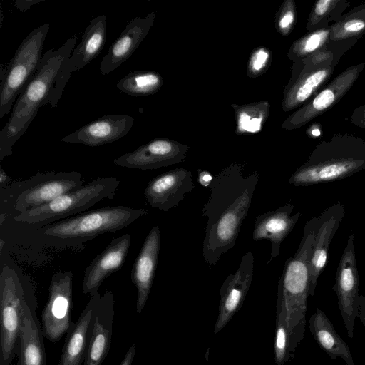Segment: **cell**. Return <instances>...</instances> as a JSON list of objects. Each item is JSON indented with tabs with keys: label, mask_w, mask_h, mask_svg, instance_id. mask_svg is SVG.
<instances>
[{
	"label": "cell",
	"mask_w": 365,
	"mask_h": 365,
	"mask_svg": "<svg viewBox=\"0 0 365 365\" xmlns=\"http://www.w3.org/2000/svg\"><path fill=\"white\" fill-rule=\"evenodd\" d=\"M259 180L257 170L247 172L244 164L238 163L214 175L202 210L207 217L202 252L209 266H215L234 247Z\"/></svg>",
	"instance_id": "6da1fadb"
},
{
	"label": "cell",
	"mask_w": 365,
	"mask_h": 365,
	"mask_svg": "<svg viewBox=\"0 0 365 365\" xmlns=\"http://www.w3.org/2000/svg\"><path fill=\"white\" fill-rule=\"evenodd\" d=\"M77 36L56 50H48L38 70L16 100L7 123L0 132V160L12 154L13 145L24 134L39 108L51 103L55 84L74 49Z\"/></svg>",
	"instance_id": "7a4b0ae2"
},
{
	"label": "cell",
	"mask_w": 365,
	"mask_h": 365,
	"mask_svg": "<svg viewBox=\"0 0 365 365\" xmlns=\"http://www.w3.org/2000/svg\"><path fill=\"white\" fill-rule=\"evenodd\" d=\"M318 221L317 215L306 222L299 246L294 255L285 262L278 283L276 311L285 317L292 358L304 336L310 288L309 262Z\"/></svg>",
	"instance_id": "3957f363"
},
{
	"label": "cell",
	"mask_w": 365,
	"mask_h": 365,
	"mask_svg": "<svg viewBox=\"0 0 365 365\" xmlns=\"http://www.w3.org/2000/svg\"><path fill=\"white\" fill-rule=\"evenodd\" d=\"M364 169L365 140L351 133L336 134L318 143L288 182L296 187L324 184Z\"/></svg>",
	"instance_id": "277c9868"
},
{
	"label": "cell",
	"mask_w": 365,
	"mask_h": 365,
	"mask_svg": "<svg viewBox=\"0 0 365 365\" xmlns=\"http://www.w3.org/2000/svg\"><path fill=\"white\" fill-rule=\"evenodd\" d=\"M148 212L145 208L106 207L43 225L39 231L57 242L74 246L81 240L87 241L101 234L119 231Z\"/></svg>",
	"instance_id": "5b68a950"
},
{
	"label": "cell",
	"mask_w": 365,
	"mask_h": 365,
	"mask_svg": "<svg viewBox=\"0 0 365 365\" xmlns=\"http://www.w3.org/2000/svg\"><path fill=\"white\" fill-rule=\"evenodd\" d=\"M120 184L115 177L98 178L47 204L19 213L14 219L42 226L62 220L86 212L103 199H113Z\"/></svg>",
	"instance_id": "8992f818"
},
{
	"label": "cell",
	"mask_w": 365,
	"mask_h": 365,
	"mask_svg": "<svg viewBox=\"0 0 365 365\" xmlns=\"http://www.w3.org/2000/svg\"><path fill=\"white\" fill-rule=\"evenodd\" d=\"M49 24L34 29L21 43L4 73L1 71L0 118L8 114L16 100L36 74Z\"/></svg>",
	"instance_id": "52a82bcc"
},
{
	"label": "cell",
	"mask_w": 365,
	"mask_h": 365,
	"mask_svg": "<svg viewBox=\"0 0 365 365\" xmlns=\"http://www.w3.org/2000/svg\"><path fill=\"white\" fill-rule=\"evenodd\" d=\"M28 294L16 272L8 265L3 266L0 274V365H11L16 355L21 308Z\"/></svg>",
	"instance_id": "ba28073f"
},
{
	"label": "cell",
	"mask_w": 365,
	"mask_h": 365,
	"mask_svg": "<svg viewBox=\"0 0 365 365\" xmlns=\"http://www.w3.org/2000/svg\"><path fill=\"white\" fill-rule=\"evenodd\" d=\"M84 182L82 173L77 171L36 173L17 182L14 209L19 214L38 207L79 188Z\"/></svg>",
	"instance_id": "9c48e42d"
},
{
	"label": "cell",
	"mask_w": 365,
	"mask_h": 365,
	"mask_svg": "<svg viewBox=\"0 0 365 365\" xmlns=\"http://www.w3.org/2000/svg\"><path fill=\"white\" fill-rule=\"evenodd\" d=\"M73 294V273L59 271L53 274L48 299L41 313V327L44 337L57 342L69 331Z\"/></svg>",
	"instance_id": "30bf717a"
},
{
	"label": "cell",
	"mask_w": 365,
	"mask_h": 365,
	"mask_svg": "<svg viewBox=\"0 0 365 365\" xmlns=\"http://www.w3.org/2000/svg\"><path fill=\"white\" fill-rule=\"evenodd\" d=\"M333 289L337 297L339 309L348 336L352 338L361 296L354 232H351L348 237L339 261Z\"/></svg>",
	"instance_id": "8fae6325"
},
{
	"label": "cell",
	"mask_w": 365,
	"mask_h": 365,
	"mask_svg": "<svg viewBox=\"0 0 365 365\" xmlns=\"http://www.w3.org/2000/svg\"><path fill=\"white\" fill-rule=\"evenodd\" d=\"M365 67L362 62L346 68L284 123L287 130L301 128L335 106L360 76Z\"/></svg>",
	"instance_id": "7c38bea8"
},
{
	"label": "cell",
	"mask_w": 365,
	"mask_h": 365,
	"mask_svg": "<svg viewBox=\"0 0 365 365\" xmlns=\"http://www.w3.org/2000/svg\"><path fill=\"white\" fill-rule=\"evenodd\" d=\"M107 34L106 16L94 17L86 28L81 41L74 48L68 61L57 79L51 105L55 108L73 72L84 68L103 50Z\"/></svg>",
	"instance_id": "4fadbf2b"
},
{
	"label": "cell",
	"mask_w": 365,
	"mask_h": 365,
	"mask_svg": "<svg viewBox=\"0 0 365 365\" xmlns=\"http://www.w3.org/2000/svg\"><path fill=\"white\" fill-rule=\"evenodd\" d=\"M254 274V255L246 252L234 274H229L221 285L218 316L214 334L220 332L242 307Z\"/></svg>",
	"instance_id": "5bb4252c"
},
{
	"label": "cell",
	"mask_w": 365,
	"mask_h": 365,
	"mask_svg": "<svg viewBox=\"0 0 365 365\" xmlns=\"http://www.w3.org/2000/svg\"><path fill=\"white\" fill-rule=\"evenodd\" d=\"M187 147L168 139H155L114 160L130 169L152 170L182 162Z\"/></svg>",
	"instance_id": "9a60e30c"
},
{
	"label": "cell",
	"mask_w": 365,
	"mask_h": 365,
	"mask_svg": "<svg viewBox=\"0 0 365 365\" xmlns=\"http://www.w3.org/2000/svg\"><path fill=\"white\" fill-rule=\"evenodd\" d=\"M36 309L35 298L28 294L21 308L17 365H46L44 336Z\"/></svg>",
	"instance_id": "2e32d148"
},
{
	"label": "cell",
	"mask_w": 365,
	"mask_h": 365,
	"mask_svg": "<svg viewBox=\"0 0 365 365\" xmlns=\"http://www.w3.org/2000/svg\"><path fill=\"white\" fill-rule=\"evenodd\" d=\"M195 187L192 173L177 168L153 178L147 185L144 196L150 206L167 212L177 207Z\"/></svg>",
	"instance_id": "e0dca14e"
},
{
	"label": "cell",
	"mask_w": 365,
	"mask_h": 365,
	"mask_svg": "<svg viewBox=\"0 0 365 365\" xmlns=\"http://www.w3.org/2000/svg\"><path fill=\"white\" fill-rule=\"evenodd\" d=\"M131 239L129 233L113 238L103 252L95 257L84 271L83 294L91 297L97 294L103 282L121 269L128 255Z\"/></svg>",
	"instance_id": "ac0fdd59"
},
{
	"label": "cell",
	"mask_w": 365,
	"mask_h": 365,
	"mask_svg": "<svg viewBox=\"0 0 365 365\" xmlns=\"http://www.w3.org/2000/svg\"><path fill=\"white\" fill-rule=\"evenodd\" d=\"M345 215L344 205L337 202L326 208L318 215L312 251L309 262V296L313 297L319 278L326 267L331 242L337 232Z\"/></svg>",
	"instance_id": "d6986e66"
},
{
	"label": "cell",
	"mask_w": 365,
	"mask_h": 365,
	"mask_svg": "<svg viewBox=\"0 0 365 365\" xmlns=\"http://www.w3.org/2000/svg\"><path fill=\"white\" fill-rule=\"evenodd\" d=\"M133 117L127 114H109L92 121L64 136L62 141L96 147L116 141L131 129Z\"/></svg>",
	"instance_id": "ffe728a7"
},
{
	"label": "cell",
	"mask_w": 365,
	"mask_h": 365,
	"mask_svg": "<svg viewBox=\"0 0 365 365\" xmlns=\"http://www.w3.org/2000/svg\"><path fill=\"white\" fill-rule=\"evenodd\" d=\"M114 314V297L108 290L101 295L97 304L83 365H101L107 356L111 344Z\"/></svg>",
	"instance_id": "44dd1931"
},
{
	"label": "cell",
	"mask_w": 365,
	"mask_h": 365,
	"mask_svg": "<svg viewBox=\"0 0 365 365\" xmlns=\"http://www.w3.org/2000/svg\"><path fill=\"white\" fill-rule=\"evenodd\" d=\"M294 206L287 202L282 207L269 210L256 217L252 232L255 241L268 240L271 243L269 264L279 255L280 246L292 232L301 217L300 212L292 214Z\"/></svg>",
	"instance_id": "7402d4cb"
},
{
	"label": "cell",
	"mask_w": 365,
	"mask_h": 365,
	"mask_svg": "<svg viewBox=\"0 0 365 365\" xmlns=\"http://www.w3.org/2000/svg\"><path fill=\"white\" fill-rule=\"evenodd\" d=\"M160 232L153 226L146 236L135 260L131 273L132 282L136 287V312L140 314L148 299L158 262Z\"/></svg>",
	"instance_id": "603a6c76"
},
{
	"label": "cell",
	"mask_w": 365,
	"mask_h": 365,
	"mask_svg": "<svg viewBox=\"0 0 365 365\" xmlns=\"http://www.w3.org/2000/svg\"><path fill=\"white\" fill-rule=\"evenodd\" d=\"M154 19L155 14L150 13L145 17L133 18L125 26L101 62L100 71L103 76L115 70L131 56L148 34Z\"/></svg>",
	"instance_id": "cb8c5ba5"
},
{
	"label": "cell",
	"mask_w": 365,
	"mask_h": 365,
	"mask_svg": "<svg viewBox=\"0 0 365 365\" xmlns=\"http://www.w3.org/2000/svg\"><path fill=\"white\" fill-rule=\"evenodd\" d=\"M100 297L98 292L91 297L78 320L67 332L57 365H83Z\"/></svg>",
	"instance_id": "d4e9b609"
},
{
	"label": "cell",
	"mask_w": 365,
	"mask_h": 365,
	"mask_svg": "<svg viewBox=\"0 0 365 365\" xmlns=\"http://www.w3.org/2000/svg\"><path fill=\"white\" fill-rule=\"evenodd\" d=\"M336 66H324L302 71L290 81L282 103L284 111L304 106L327 84Z\"/></svg>",
	"instance_id": "484cf974"
},
{
	"label": "cell",
	"mask_w": 365,
	"mask_h": 365,
	"mask_svg": "<svg viewBox=\"0 0 365 365\" xmlns=\"http://www.w3.org/2000/svg\"><path fill=\"white\" fill-rule=\"evenodd\" d=\"M309 328L319 348L336 360L341 359L346 365H355L348 344L338 334L325 313L317 309L309 320Z\"/></svg>",
	"instance_id": "4316f807"
},
{
	"label": "cell",
	"mask_w": 365,
	"mask_h": 365,
	"mask_svg": "<svg viewBox=\"0 0 365 365\" xmlns=\"http://www.w3.org/2000/svg\"><path fill=\"white\" fill-rule=\"evenodd\" d=\"M359 40H330L319 50L299 62L294 63L291 81L295 79L302 71L324 66H336L342 56L354 47Z\"/></svg>",
	"instance_id": "83f0119b"
},
{
	"label": "cell",
	"mask_w": 365,
	"mask_h": 365,
	"mask_svg": "<svg viewBox=\"0 0 365 365\" xmlns=\"http://www.w3.org/2000/svg\"><path fill=\"white\" fill-rule=\"evenodd\" d=\"M349 6L346 0H318L308 16L306 29L313 31L330 26L341 20Z\"/></svg>",
	"instance_id": "f1b7e54d"
},
{
	"label": "cell",
	"mask_w": 365,
	"mask_h": 365,
	"mask_svg": "<svg viewBox=\"0 0 365 365\" xmlns=\"http://www.w3.org/2000/svg\"><path fill=\"white\" fill-rule=\"evenodd\" d=\"M161 76L153 71L129 73L117 83V88L131 96H143L157 92L161 87Z\"/></svg>",
	"instance_id": "f546056e"
},
{
	"label": "cell",
	"mask_w": 365,
	"mask_h": 365,
	"mask_svg": "<svg viewBox=\"0 0 365 365\" xmlns=\"http://www.w3.org/2000/svg\"><path fill=\"white\" fill-rule=\"evenodd\" d=\"M330 36L331 26L309 31L292 44L288 56L294 63L302 61L325 46L330 41Z\"/></svg>",
	"instance_id": "4dcf8cb0"
},
{
	"label": "cell",
	"mask_w": 365,
	"mask_h": 365,
	"mask_svg": "<svg viewBox=\"0 0 365 365\" xmlns=\"http://www.w3.org/2000/svg\"><path fill=\"white\" fill-rule=\"evenodd\" d=\"M365 35V18L346 17L331 25L330 40H359Z\"/></svg>",
	"instance_id": "1f68e13d"
},
{
	"label": "cell",
	"mask_w": 365,
	"mask_h": 365,
	"mask_svg": "<svg viewBox=\"0 0 365 365\" xmlns=\"http://www.w3.org/2000/svg\"><path fill=\"white\" fill-rule=\"evenodd\" d=\"M289 333L284 315L276 311L274 337V361L277 365H284L292 358L289 353Z\"/></svg>",
	"instance_id": "d6a6232c"
},
{
	"label": "cell",
	"mask_w": 365,
	"mask_h": 365,
	"mask_svg": "<svg viewBox=\"0 0 365 365\" xmlns=\"http://www.w3.org/2000/svg\"><path fill=\"white\" fill-rule=\"evenodd\" d=\"M264 115L259 108H244L237 117L238 130L254 133L260 130Z\"/></svg>",
	"instance_id": "836d02e7"
},
{
	"label": "cell",
	"mask_w": 365,
	"mask_h": 365,
	"mask_svg": "<svg viewBox=\"0 0 365 365\" xmlns=\"http://www.w3.org/2000/svg\"><path fill=\"white\" fill-rule=\"evenodd\" d=\"M296 19L294 2L287 0L284 2L279 14L277 26L281 34L287 35L292 30Z\"/></svg>",
	"instance_id": "e575fe53"
},
{
	"label": "cell",
	"mask_w": 365,
	"mask_h": 365,
	"mask_svg": "<svg viewBox=\"0 0 365 365\" xmlns=\"http://www.w3.org/2000/svg\"><path fill=\"white\" fill-rule=\"evenodd\" d=\"M269 53L265 48H259L255 51L250 61L249 68L252 74L259 73L267 63Z\"/></svg>",
	"instance_id": "d590c367"
},
{
	"label": "cell",
	"mask_w": 365,
	"mask_h": 365,
	"mask_svg": "<svg viewBox=\"0 0 365 365\" xmlns=\"http://www.w3.org/2000/svg\"><path fill=\"white\" fill-rule=\"evenodd\" d=\"M349 121L359 128H365V103L354 109Z\"/></svg>",
	"instance_id": "8d00e7d4"
},
{
	"label": "cell",
	"mask_w": 365,
	"mask_h": 365,
	"mask_svg": "<svg viewBox=\"0 0 365 365\" xmlns=\"http://www.w3.org/2000/svg\"><path fill=\"white\" fill-rule=\"evenodd\" d=\"M346 17L365 18V2L356 6L347 13L343 14L341 19Z\"/></svg>",
	"instance_id": "74e56055"
},
{
	"label": "cell",
	"mask_w": 365,
	"mask_h": 365,
	"mask_svg": "<svg viewBox=\"0 0 365 365\" xmlns=\"http://www.w3.org/2000/svg\"><path fill=\"white\" fill-rule=\"evenodd\" d=\"M197 180L203 187H207L211 184L213 180V175L208 171L198 169Z\"/></svg>",
	"instance_id": "f35d334b"
},
{
	"label": "cell",
	"mask_w": 365,
	"mask_h": 365,
	"mask_svg": "<svg viewBox=\"0 0 365 365\" xmlns=\"http://www.w3.org/2000/svg\"><path fill=\"white\" fill-rule=\"evenodd\" d=\"M135 354V345L133 344L127 351L120 365H132Z\"/></svg>",
	"instance_id": "ab89813d"
},
{
	"label": "cell",
	"mask_w": 365,
	"mask_h": 365,
	"mask_svg": "<svg viewBox=\"0 0 365 365\" xmlns=\"http://www.w3.org/2000/svg\"><path fill=\"white\" fill-rule=\"evenodd\" d=\"M39 0H29V1H16L15 2L16 7L21 11L28 10L31 6L39 2Z\"/></svg>",
	"instance_id": "60d3db41"
},
{
	"label": "cell",
	"mask_w": 365,
	"mask_h": 365,
	"mask_svg": "<svg viewBox=\"0 0 365 365\" xmlns=\"http://www.w3.org/2000/svg\"><path fill=\"white\" fill-rule=\"evenodd\" d=\"M358 318L365 327V295L360 296Z\"/></svg>",
	"instance_id": "b9f144b4"
},
{
	"label": "cell",
	"mask_w": 365,
	"mask_h": 365,
	"mask_svg": "<svg viewBox=\"0 0 365 365\" xmlns=\"http://www.w3.org/2000/svg\"><path fill=\"white\" fill-rule=\"evenodd\" d=\"M307 133L311 138H317V137L320 136V135H321L320 124H319V123L312 124V126L309 129L307 130Z\"/></svg>",
	"instance_id": "7bdbcfd3"
},
{
	"label": "cell",
	"mask_w": 365,
	"mask_h": 365,
	"mask_svg": "<svg viewBox=\"0 0 365 365\" xmlns=\"http://www.w3.org/2000/svg\"><path fill=\"white\" fill-rule=\"evenodd\" d=\"M10 181V178L8 177L6 173L4 172L2 168H1L0 172V182L1 185H4Z\"/></svg>",
	"instance_id": "ee69618b"
}]
</instances>
